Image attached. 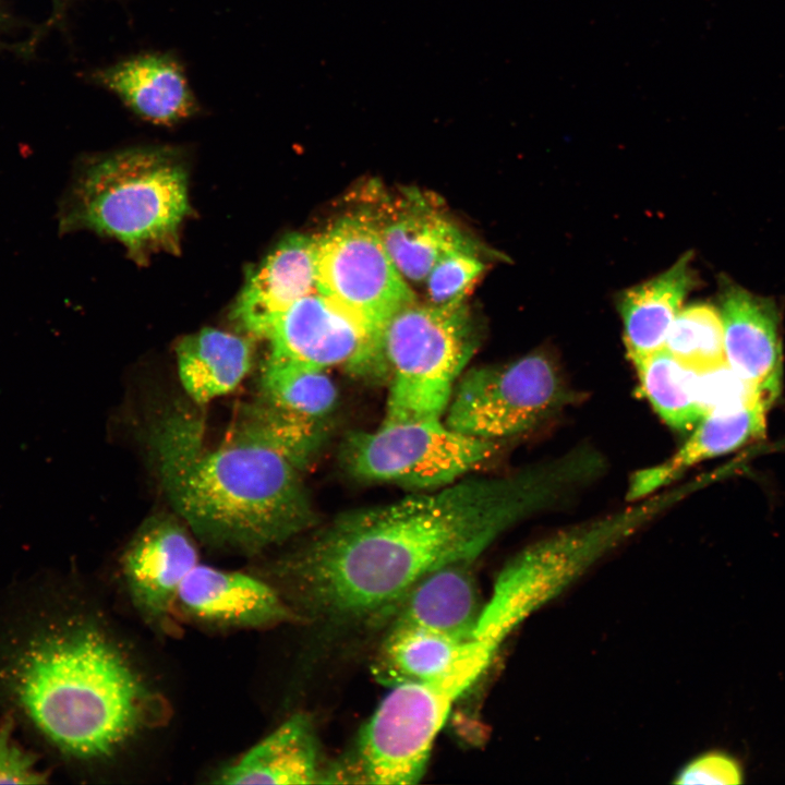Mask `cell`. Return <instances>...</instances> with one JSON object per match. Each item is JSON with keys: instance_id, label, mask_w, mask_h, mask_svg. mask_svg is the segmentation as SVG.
I'll return each instance as SVG.
<instances>
[{"instance_id": "9a60e30c", "label": "cell", "mask_w": 785, "mask_h": 785, "mask_svg": "<svg viewBox=\"0 0 785 785\" xmlns=\"http://www.w3.org/2000/svg\"><path fill=\"white\" fill-rule=\"evenodd\" d=\"M315 291L316 235L290 234L250 273L231 314L246 333L265 339L280 314Z\"/></svg>"}, {"instance_id": "83f0119b", "label": "cell", "mask_w": 785, "mask_h": 785, "mask_svg": "<svg viewBox=\"0 0 785 785\" xmlns=\"http://www.w3.org/2000/svg\"><path fill=\"white\" fill-rule=\"evenodd\" d=\"M46 774L37 766L36 757L14 738L11 721L0 725V784H41Z\"/></svg>"}, {"instance_id": "f1b7e54d", "label": "cell", "mask_w": 785, "mask_h": 785, "mask_svg": "<svg viewBox=\"0 0 785 785\" xmlns=\"http://www.w3.org/2000/svg\"><path fill=\"white\" fill-rule=\"evenodd\" d=\"M744 771L737 759L730 754L712 750L691 760L677 774L676 784H740Z\"/></svg>"}, {"instance_id": "7a4b0ae2", "label": "cell", "mask_w": 785, "mask_h": 785, "mask_svg": "<svg viewBox=\"0 0 785 785\" xmlns=\"http://www.w3.org/2000/svg\"><path fill=\"white\" fill-rule=\"evenodd\" d=\"M0 657V688L63 756L112 757L165 715L122 648L81 615L39 618Z\"/></svg>"}, {"instance_id": "277c9868", "label": "cell", "mask_w": 785, "mask_h": 785, "mask_svg": "<svg viewBox=\"0 0 785 785\" xmlns=\"http://www.w3.org/2000/svg\"><path fill=\"white\" fill-rule=\"evenodd\" d=\"M188 212V174L179 154L137 147L82 164L58 219L61 232L87 229L110 235L141 258L173 251Z\"/></svg>"}, {"instance_id": "484cf974", "label": "cell", "mask_w": 785, "mask_h": 785, "mask_svg": "<svg viewBox=\"0 0 785 785\" xmlns=\"http://www.w3.org/2000/svg\"><path fill=\"white\" fill-rule=\"evenodd\" d=\"M664 349L698 375L723 370L727 361L718 310L704 303L680 310L669 328Z\"/></svg>"}, {"instance_id": "2e32d148", "label": "cell", "mask_w": 785, "mask_h": 785, "mask_svg": "<svg viewBox=\"0 0 785 785\" xmlns=\"http://www.w3.org/2000/svg\"><path fill=\"white\" fill-rule=\"evenodd\" d=\"M771 407L768 401L749 392L736 406L711 409L673 456L630 476L627 500L639 502L671 484L697 463L764 437Z\"/></svg>"}, {"instance_id": "8fae6325", "label": "cell", "mask_w": 785, "mask_h": 785, "mask_svg": "<svg viewBox=\"0 0 785 785\" xmlns=\"http://www.w3.org/2000/svg\"><path fill=\"white\" fill-rule=\"evenodd\" d=\"M381 335L372 331L318 291L290 305L274 322L265 340L268 357L359 376L386 375Z\"/></svg>"}, {"instance_id": "30bf717a", "label": "cell", "mask_w": 785, "mask_h": 785, "mask_svg": "<svg viewBox=\"0 0 785 785\" xmlns=\"http://www.w3.org/2000/svg\"><path fill=\"white\" fill-rule=\"evenodd\" d=\"M317 291L372 331L415 300L366 212L334 222L316 235Z\"/></svg>"}, {"instance_id": "f546056e", "label": "cell", "mask_w": 785, "mask_h": 785, "mask_svg": "<svg viewBox=\"0 0 785 785\" xmlns=\"http://www.w3.org/2000/svg\"><path fill=\"white\" fill-rule=\"evenodd\" d=\"M65 1L67 0H53L55 4L57 7H62ZM0 21H1V14H0Z\"/></svg>"}, {"instance_id": "ac0fdd59", "label": "cell", "mask_w": 785, "mask_h": 785, "mask_svg": "<svg viewBox=\"0 0 785 785\" xmlns=\"http://www.w3.org/2000/svg\"><path fill=\"white\" fill-rule=\"evenodd\" d=\"M92 78L149 122L174 123L198 109L182 64L169 53L134 55L96 70Z\"/></svg>"}, {"instance_id": "e0dca14e", "label": "cell", "mask_w": 785, "mask_h": 785, "mask_svg": "<svg viewBox=\"0 0 785 785\" xmlns=\"http://www.w3.org/2000/svg\"><path fill=\"white\" fill-rule=\"evenodd\" d=\"M384 210H365L402 277L423 283L445 254L479 246L436 206L419 193H410Z\"/></svg>"}, {"instance_id": "6da1fadb", "label": "cell", "mask_w": 785, "mask_h": 785, "mask_svg": "<svg viewBox=\"0 0 785 785\" xmlns=\"http://www.w3.org/2000/svg\"><path fill=\"white\" fill-rule=\"evenodd\" d=\"M588 479L567 454L506 476L449 485L337 517L267 570L301 617L337 624L389 617L427 573L472 561L503 532L548 508Z\"/></svg>"}, {"instance_id": "44dd1931", "label": "cell", "mask_w": 785, "mask_h": 785, "mask_svg": "<svg viewBox=\"0 0 785 785\" xmlns=\"http://www.w3.org/2000/svg\"><path fill=\"white\" fill-rule=\"evenodd\" d=\"M693 285L690 254H685L666 271L624 292L619 312L632 363L664 349L669 328Z\"/></svg>"}, {"instance_id": "3957f363", "label": "cell", "mask_w": 785, "mask_h": 785, "mask_svg": "<svg viewBox=\"0 0 785 785\" xmlns=\"http://www.w3.org/2000/svg\"><path fill=\"white\" fill-rule=\"evenodd\" d=\"M202 436L201 421L180 410L157 426L154 445L170 502L203 541L256 554L313 526L303 468L285 451L240 421L217 447Z\"/></svg>"}, {"instance_id": "d4e9b609", "label": "cell", "mask_w": 785, "mask_h": 785, "mask_svg": "<svg viewBox=\"0 0 785 785\" xmlns=\"http://www.w3.org/2000/svg\"><path fill=\"white\" fill-rule=\"evenodd\" d=\"M328 371L267 357L261 376L263 399L299 418L322 423L338 399L337 387Z\"/></svg>"}, {"instance_id": "7c38bea8", "label": "cell", "mask_w": 785, "mask_h": 785, "mask_svg": "<svg viewBox=\"0 0 785 785\" xmlns=\"http://www.w3.org/2000/svg\"><path fill=\"white\" fill-rule=\"evenodd\" d=\"M197 564L190 535L171 517H154L134 535L122 557V573L132 604L152 628H170L179 589Z\"/></svg>"}, {"instance_id": "d6986e66", "label": "cell", "mask_w": 785, "mask_h": 785, "mask_svg": "<svg viewBox=\"0 0 785 785\" xmlns=\"http://www.w3.org/2000/svg\"><path fill=\"white\" fill-rule=\"evenodd\" d=\"M214 777L226 785L325 783L312 721L293 714Z\"/></svg>"}, {"instance_id": "ba28073f", "label": "cell", "mask_w": 785, "mask_h": 785, "mask_svg": "<svg viewBox=\"0 0 785 785\" xmlns=\"http://www.w3.org/2000/svg\"><path fill=\"white\" fill-rule=\"evenodd\" d=\"M497 450L498 440L463 434L444 419L383 421L373 431L350 434L343 444L342 460L358 480L422 492L468 476Z\"/></svg>"}, {"instance_id": "5b68a950", "label": "cell", "mask_w": 785, "mask_h": 785, "mask_svg": "<svg viewBox=\"0 0 785 785\" xmlns=\"http://www.w3.org/2000/svg\"><path fill=\"white\" fill-rule=\"evenodd\" d=\"M495 653L493 645L478 641L444 676L391 687L349 758L326 770L325 783H419L451 706L486 671Z\"/></svg>"}, {"instance_id": "8992f818", "label": "cell", "mask_w": 785, "mask_h": 785, "mask_svg": "<svg viewBox=\"0 0 785 785\" xmlns=\"http://www.w3.org/2000/svg\"><path fill=\"white\" fill-rule=\"evenodd\" d=\"M478 345L464 303L434 305L416 299L384 324L381 355L389 389L385 422L444 419Z\"/></svg>"}, {"instance_id": "5bb4252c", "label": "cell", "mask_w": 785, "mask_h": 785, "mask_svg": "<svg viewBox=\"0 0 785 785\" xmlns=\"http://www.w3.org/2000/svg\"><path fill=\"white\" fill-rule=\"evenodd\" d=\"M718 312L727 365L749 392L773 404L783 375L775 302L728 281L722 288Z\"/></svg>"}, {"instance_id": "ffe728a7", "label": "cell", "mask_w": 785, "mask_h": 785, "mask_svg": "<svg viewBox=\"0 0 785 785\" xmlns=\"http://www.w3.org/2000/svg\"><path fill=\"white\" fill-rule=\"evenodd\" d=\"M472 561L443 566L420 579L391 611V625H407L460 640L473 638L484 604Z\"/></svg>"}, {"instance_id": "9c48e42d", "label": "cell", "mask_w": 785, "mask_h": 785, "mask_svg": "<svg viewBox=\"0 0 785 785\" xmlns=\"http://www.w3.org/2000/svg\"><path fill=\"white\" fill-rule=\"evenodd\" d=\"M568 400L556 366L536 352L464 372L444 420L463 434L498 440L535 427Z\"/></svg>"}, {"instance_id": "7402d4cb", "label": "cell", "mask_w": 785, "mask_h": 785, "mask_svg": "<svg viewBox=\"0 0 785 785\" xmlns=\"http://www.w3.org/2000/svg\"><path fill=\"white\" fill-rule=\"evenodd\" d=\"M181 384L198 404L232 391L251 369L252 350L243 337L205 328L176 348Z\"/></svg>"}, {"instance_id": "52a82bcc", "label": "cell", "mask_w": 785, "mask_h": 785, "mask_svg": "<svg viewBox=\"0 0 785 785\" xmlns=\"http://www.w3.org/2000/svg\"><path fill=\"white\" fill-rule=\"evenodd\" d=\"M676 497L669 493L643 498L637 506L567 528L524 548L499 572L473 637L500 644L522 620Z\"/></svg>"}, {"instance_id": "4316f807", "label": "cell", "mask_w": 785, "mask_h": 785, "mask_svg": "<svg viewBox=\"0 0 785 785\" xmlns=\"http://www.w3.org/2000/svg\"><path fill=\"white\" fill-rule=\"evenodd\" d=\"M480 250H455L442 256L424 280L426 302L434 305L462 303L485 269Z\"/></svg>"}, {"instance_id": "603a6c76", "label": "cell", "mask_w": 785, "mask_h": 785, "mask_svg": "<svg viewBox=\"0 0 785 785\" xmlns=\"http://www.w3.org/2000/svg\"><path fill=\"white\" fill-rule=\"evenodd\" d=\"M474 638L460 640L433 630L391 625L373 664L385 686L424 683L451 671L470 651Z\"/></svg>"}, {"instance_id": "4fadbf2b", "label": "cell", "mask_w": 785, "mask_h": 785, "mask_svg": "<svg viewBox=\"0 0 785 785\" xmlns=\"http://www.w3.org/2000/svg\"><path fill=\"white\" fill-rule=\"evenodd\" d=\"M176 609L217 629H262L301 619L264 578L202 564L184 578Z\"/></svg>"}, {"instance_id": "cb8c5ba5", "label": "cell", "mask_w": 785, "mask_h": 785, "mask_svg": "<svg viewBox=\"0 0 785 785\" xmlns=\"http://www.w3.org/2000/svg\"><path fill=\"white\" fill-rule=\"evenodd\" d=\"M641 389L661 419L679 432L692 430L710 411L696 382V373L666 349L633 362Z\"/></svg>"}]
</instances>
